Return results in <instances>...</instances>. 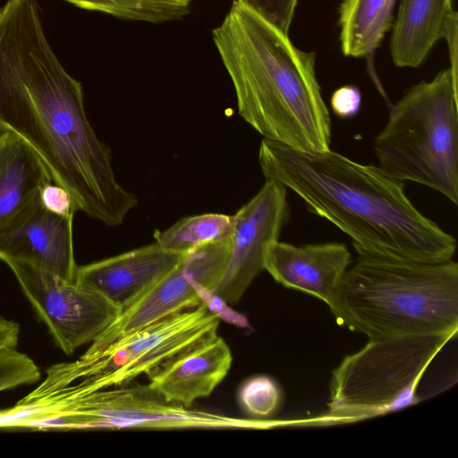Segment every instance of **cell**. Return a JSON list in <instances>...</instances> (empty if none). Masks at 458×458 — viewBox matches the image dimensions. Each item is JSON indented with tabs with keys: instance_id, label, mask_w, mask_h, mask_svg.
<instances>
[{
	"instance_id": "6da1fadb",
	"label": "cell",
	"mask_w": 458,
	"mask_h": 458,
	"mask_svg": "<svg viewBox=\"0 0 458 458\" xmlns=\"http://www.w3.org/2000/svg\"><path fill=\"white\" fill-rule=\"evenodd\" d=\"M24 140L77 210L120 225L138 205L116 180L111 150L85 111L81 83L52 48L38 0H6L0 7V132Z\"/></svg>"
},
{
	"instance_id": "7a4b0ae2",
	"label": "cell",
	"mask_w": 458,
	"mask_h": 458,
	"mask_svg": "<svg viewBox=\"0 0 458 458\" xmlns=\"http://www.w3.org/2000/svg\"><path fill=\"white\" fill-rule=\"evenodd\" d=\"M259 164L266 180L295 192L309 211L350 236L355 250L423 263L446 262L455 253V238L413 205L403 182L379 166L267 139Z\"/></svg>"
},
{
	"instance_id": "3957f363",
	"label": "cell",
	"mask_w": 458,
	"mask_h": 458,
	"mask_svg": "<svg viewBox=\"0 0 458 458\" xmlns=\"http://www.w3.org/2000/svg\"><path fill=\"white\" fill-rule=\"evenodd\" d=\"M212 38L239 114L263 139L305 151L330 149L331 119L314 52L298 48L288 33L234 0Z\"/></svg>"
},
{
	"instance_id": "277c9868",
	"label": "cell",
	"mask_w": 458,
	"mask_h": 458,
	"mask_svg": "<svg viewBox=\"0 0 458 458\" xmlns=\"http://www.w3.org/2000/svg\"><path fill=\"white\" fill-rule=\"evenodd\" d=\"M330 310L338 324L369 339L458 330V265L423 263L361 250Z\"/></svg>"
},
{
	"instance_id": "5b68a950",
	"label": "cell",
	"mask_w": 458,
	"mask_h": 458,
	"mask_svg": "<svg viewBox=\"0 0 458 458\" xmlns=\"http://www.w3.org/2000/svg\"><path fill=\"white\" fill-rule=\"evenodd\" d=\"M457 76L450 68L409 88L374 140L379 167L458 204Z\"/></svg>"
},
{
	"instance_id": "8992f818",
	"label": "cell",
	"mask_w": 458,
	"mask_h": 458,
	"mask_svg": "<svg viewBox=\"0 0 458 458\" xmlns=\"http://www.w3.org/2000/svg\"><path fill=\"white\" fill-rule=\"evenodd\" d=\"M453 334L369 339L334 369L327 421L353 422L416 403L426 369Z\"/></svg>"
},
{
	"instance_id": "52a82bcc",
	"label": "cell",
	"mask_w": 458,
	"mask_h": 458,
	"mask_svg": "<svg viewBox=\"0 0 458 458\" xmlns=\"http://www.w3.org/2000/svg\"><path fill=\"white\" fill-rule=\"evenodd\" d=\"M220 317L205 302L167 317L78 360L81 395L127 384L158 369L187 348L217 333Z\"/></svg>"
},
{
	"instance_id": "ba28073f",
	"label": "cell",
	"mask_w": 458,
	"mask_h": 458,
	"mask_svg": "<svg viewBox=\"0 0 458 458\" xmlns=\"http://www.w3.org/2000/svg\"><path fill=\"white\" fill-rule=\"evenodd\" d=\"M59 428H262L265 420L192 410L169 403L148 386L103 389L60 401Z\"/></svg>"
},
{
	"instance_id": "9c48e42d",
	"label": "cell",
	"mask_w": 458,
	"mask_h": 458,
	"mask_svg": "<svg viewBox=\"0 0 458 458\" xmlns=\"http://www.w3.org/2000/svg\"><path fill=\"white\" fill-rule=\"evenodd\" d=\"M59 348L70 355L93 343L117 318L121 310L98 292L34 264L4 262Z\"/></svg>"
},
{
	"instance_id": "30bf717a",
	"label": "cell",
	"mask_w": 458,
	"mask_h": 458,
	"mask_svg": "<svg viewBox=\"0 0 458 458\" xmlns=\"http://www.w3.org/2000/svg\"><path fill=\"white\" fill-rule=\"evenodd\" d=\"M286 188L266 182L233 216L231 249L223 276L210 293L221 301L236 303L254 278L264 270V258L270 243L278 240L289 219Z\"/></svg>"
},
{
	"instance_id": "8fae6325",
	"label": "cell",
	"mask_w": 458,
	"mask_h": 458,
	"mask_svg": "<svg viewBox=\"0 0 458 458\" xmlns=\"http://www.w3.org/2000/svg\"><path fill=\"white\" fill-rule=\"evenodd\" d=\"M73 216L46 209L38 201L0 234V259L34 264L75 281Z\"/></svg>"
},
{
	"instance_id": "7c38bea8",
	"label": "cell",
	"mask_w": 458,
	"mask_h": 458,
	"mask_svg": "<svg viewBox=\"0 0 458 458\" xmlns=\"http://www.w3.org/2000/svg\"><path fill=\"white\" fill-rule=\"evenodd\" d=\"M351 263L344 243L295 246L276 240L267 248L264 270L284 287L301 291L330 308Z\"/></svg>"
},
{
	"instance_id": "4fadbf2b",
	"label": "cell",
	"mask_w": 458,
	"mask_h": 458,
	"mask_svg": "<svg viewBox=\"0 0 458 458\" xmlns=\"http://www.w3.org/2000/svg\"><path fill=\"white\" fill-rule=\"evenodd\" d=\"M185 254L167 250L155 242L78 267L75 280L122 310L176 267Z\"/></svg>"
},
{
	"instance_id": "5bb4252c",
	"label": "cell",
	"mask_w": 458,
	"mask_h": 458,
	"mask_svg": "<svg viewBox=\"0 0 458 458\" xmlns=\"http://www.w3.org/2000/svg\"><path fill=\"white\" fill-rule=\"evenodd\" d=\"M232 360L229 346L215 333L148 375V387L166 402L190 408L196 400L208 396L222 382Z\"/></svg>"
},
{
	"instance_id": "9a60e30c",
	"label": "cell",
	"mask_w": 458,
	"mask_h": 458,
	"mask_svg": "<svg viewBox=\"0 0 458 458\" xmlns=\"http://www.w3.org/2000/svg\"><path fill=\"white\" fill-rule=\"evenodd\" d=\"M182 260L122 310L86 352H97L123 336L202 303L206 292L194 281Z\"/></svg>"
},
{
	"instance_id": "2e32d148",
	"label": "cell",
	"mask_w": 458,
	"mask_h": 458,
	"mask_svg": "<svg viewBox=\"0 0 458 458\" xmlns=\"http://www.w3.org/2000/svg\"><path fill=\"white\" fill-rule=\"evenodd\" d=\"M54 182L38 155L17 135L0 132V234L39 201Z\"/></svg>"
},
{
	"instance_id": "e0dca14e",
	"label": "cell",
	"mask_w": 458,
	"mask_h": 458,
	"mask_svg": "<svg viewBox=\"0 0 458 458\" xmlns=\"http://www.w3.org/2000/svg\"><path fill=\"white\" fill-rule=\"evenodd\" d=\"M453 0H400L390 51L398 67L416 68L443 38Z\"/></svg>"
},
{
	"instance_id": "ac0fdd59",
	"label": "cell",
	"mask_w": 458,
	"mask_h": 458,
	"mask_svg": "<svg viewBox=\"0 0 458 458\" xmlns=\"http://www.w3.org/2000/svg\"><path fill=\"white\" fill-rule=\"evenodd\" d=\"M397 0H344L339 10L340 46L352 57L374 55L389 30Z\"/></svg>"
},
{
	"instance_id": "d6986e66",
	"label": "cell",
	"mask_w": 458,
	"mask_h": 458,
	"mask_svg": "<svg viewBox=\"0 0 458 458\" xmlns=\"http://www.w3.org/2000/svg\"><path fill=\"white\" fill-rule=\"evenodd\" d=\"M233 216L207 213L180 219L169 228L153 233L162 248L187 253L207 243L225 240L233 231Z\"/></svg>"
},
{
	"instance_id": "ffe728a7",
	"label": "cell",
	"mask_w": 458,
	"mask_h": 458,
	"mask_svg": "<svg viewBox=\"0 0 458 458\" xmlns=\"http://www.w3.org/2000/svg\"><path fill=\"white\" fill-rule=\"evenodd\" d=\"M79 8L115 18L161 23L179 21L191 12L192 0H64Z\"/></svg>"
},
{
	"instance_id": "44dd1931",
	"label": "cell",
	"mask_w": 458,
	"mask_h": 458,
	"mask_svg": "<svg viewBox=\"0 0 458 458\" xmlns=\"http://www.w3.org/2000/svg\"><path fill=\"white\" fill-rule=\"evenodd\" d=\"M238 399L245 413L256 420H265L279 409L282 393L278 384L264 375L247 379L241 386Z\"/></svg>"
},
{
	"instance_id": "7402d4cb",
	"label": "cell",
	"mask_w": 458,
	"mask_h": 458,
	"mask_svg": "<svg viewBox=\"0 0 458 458\" xmlns=\"http://www.w3.org/2000/svg\"><path fill=\"white\" fill-rule=\"evenodd\" d=\"M39 378V369L28 355L15 348L0 350V392Z\"/></svg>"
},
{
	"instance_id": "603a6c76",
	"label": "cell",
	"mask_w": 458,
	"mask_h": 458,
	"mask_svg": "<svg viewBox=\"0 0 458 458\" xmlns=\"http://www.w3.org/2000/svg\"><path fill=\"white\" fill-rule=\"evenodd\" d=\"M288 33L299 0H234Z\"/></svg>"
},
{
	"instance_id": "cb8c5ba5",
	"label": "cell",
	"mask_w": 458,
	"mask_h": 458,
	"mask_svg": "<svg viewBox=\"0 0 458 458\" xmlns=\"http://www.w3.org/2000/svg\"><path fill=\"white\" fill-rule=\"evenodd\" d=\"M39 201L46 209L58 215L74 216L78 211L71 193L55 182H49L40 190Z\"/></svg>"
},
{
	"instance_id": "d4e9b609",
	"label": "cell",
	"mask_w": 458,
	"mask_h": 458,
	"mask_svg": "<svg viewBox=\"0 0 458 458\" xmlns=\"http://www.w3.org/2000/svg\"><path fill=\"white\" fill-rule=\"evenodd\" d=\"M360 105L361 94L354 85H345L336 89L330 100L334 114L341 119H349L356 115Z\"/></svg>"
},
{
	"instance_id": "484cf974",
	"label": "cell",
	"mask_w": 458,
	"mask_h": 458,
	"mask_svg": "<svg viewBox=\"0 0 458 458\" xmlns=\"http://www.w3.org/2000/svg\"><path fill=\"white\" fill-rule=\"evenodd\" d=\"M458 35V14L455 11L448 19L443 38L447 42L450 55L452 72L458 77L457 67V36Z\"/></svg>"
},
{
	"instance_id": "4316f807",
	"label": "cell",
	"mask_w": 458,
	"mask_h": 458,
	"mask_svg": "<svg viewBox=\"0 0 458 458\" xmlns=\"http://www.w3.org/2000/svg\"><path fill=\"white\" fill-rule=\"evenodd\" d=\"M20 335L17 322L0 317V350L15 348Z\"/></svg>"
}]
</instances>
